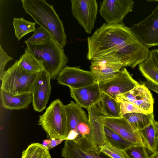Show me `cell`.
<instances>
[{
	"label": "cell",
	"instance_id": "1",
	"mask_svg": "<svg viewBox=\"0 0 158 158\" xmlns=\"http://www.w3.org/2000/svg\"><path fill=\"white\" fill-rule=\"evenodd\" d=\"M87 41L86 57L91 60L139 40L124 23H104L87 38Z\"/></svg>",
	"mask_w": 158,
	"mask_h": 158
},
{
	"label": "cell",
	"instance_id": "2",
	"mask_svg": "<svg viewBox=\"0 0 158 158\" xmlns=\"http://www.w3.org/2000/svg\"><path fill=\"white\" fill-rule=\"evenodd\" d=\"M22 7L35 23L48 31L61 47L66 43L63 24L52 5L45 0H22Z\"/></svg>",
	"mask_w": 158,
	"mask_h": 158
},
{
	"label": "cell",
	"instance_id": "3",
	"mask_svg": "<svg viewBox=\"0 0 158 158\" xmlns=\"http://www.w3.org/2000/svg\"><path fill=\"white\" fill-rule=\"evenodd\" d=\"M24 43L28 51L41 62L51 79H56L68 62L63 48L52 36L40 43Z\"/></svg>",
	"mask_w": 158,
	"mask_h": 158
},
{
	"label": "cell",
	"instance_id": "4",
	"mask_svg": "<svg viewBox=\"0 0 158 158\" xmlns=\"http://www.w3.org/2000/svg\"><path fill=\"white\" fill-rule=\"evenodd\" d=\"M50 139H65L69 131L64 105L60 99L52 102L38 121Z\"/></svg>",
	"mask_w": 158,
	"mask_h": 158
},
{
	"label": "cell",
	"instance_id": "5",
	"mask_svg": "<svg viewBox=\"0 0 158 158\" xmlns=\"http://www.w3.org/2000/svg\"><path fill=\"white\" fill-rule=\"evenodd\" d=\"M21 69L16 60L13 64L4 71L0 79L1 89L13 95L25 93L31 94L32 89L39 75Z\"/></svg>",
	"mask_w": 158,
	"mask_h": 158
},
{
	"label": "cell",
	"instance_id": "6",
	"mask_svg": "<svg viewBox=\"0 0 158 158\" xmlns=\"http://www.w3.org/2000/svg\"><path fill=\"white\" fill-rule=\"evenodd\" d=\"M102 92L117 101L121 95L132 90L140 84L123 68L112 77L98 83Z\"/></svg>",
	"mask_w": 158,
	"mask_h": 158
},
{
	"label": "cell",
	"instance_id": "7",
	"mask_svg": "<svg viewBox=\"0 0 158 158\" xmlns=\"http://www.w3.org/2000/svg\"><path fill=\"white\" fill-rule=\"evenodd\" d=\"M129 28L144 45L148 48L158 46V5L146 19Z\"/></svg>",
	"mask_w": 158,
	"mask_h": 158
},
{
	"label": "cell",
	"instance_id": "8",
	"mask_svg": "<svg viewBox=\"0 0 158 158\" xmlns=\"http://www.w3.org/2000/svg\"><path fill=\"white\" fill-rule=\"evenodd\" d=\"M148 48L139 40L104 56H111L116 58L123 67H130L134 69L137 65L150 57V51Z\"/></svg>",
	"mask_w": 158,
	"mask_h": 158
},
{
	"label": "cell",
	"instance_id": "9",
	"mask_svg": "<svg viewBox=\"0 0 158 158\" xmlns=\"http://www.w3.org/2000/svg\"><path fill=\"white\" fill-rule=\"evenodd\" d=\"M73 15L85 32L91 33L94 27L98 11V4L96 0H72Z\"/></svg>",
	"mask_w": 158,
	"mask_h": 158
},
{
	"label": "cell",
	"instance_id": "10",
	"mask_svg": "<svg viewBox=\"0 0 158 158\" xmlns=\"http://www.w3.org/2000/svg\"><path fill=\"white\" fill-rule=\"evenodd\" d=\"M134 3L132 0H104L100 2L99 12L107 23L122 24Z\"/></svg>",
	"mask_w": 158,
	"mask_h": 158
},
{
	"label": "cell",
	"instance_id": "11",
	"mask_svg": "<svg viewBox=\"0 0 158 158\" xmlns=\"http://www.w3.org/2000/svg\"><path fill=\"white\" fill-rule=\"evenodd\" d=\"M56 79L59 84L75 89L97 82L96 77L91 71L84 70L77 67L65 66Z\"/></svg>",
	"mask_w": 158,
	"mask_h": 158
},
{
	"label": "cell",
	"instance_id": "12",
	"mask_svg": "<svg viewBox=\"0 0 158 158\" xmlns=\"http://www.w3.org/2000/svg\"><path fill=\"white\" fill-rule=\"evenodd\" d=\"M123 67L122 64L116 58L104 56L92 59L90 69L98 83L112 77Z\"/></svg>",
	"mask_w": 158,
	"mask_h": 158
},
{
	"label": "cell",
	"instance_id": "13",
	"mask_svg": "<svg viewBox=\"0 0 158 158\" xmlns=\"http://www.w3.org/2000/svg\"><path fill=\"white\" fill-rule=\"evenodd\" d=\"M51 78L44 69L39 73L31 94L34 110L40 112L46 108L51 93Z\"/></svg>",
	"mask_w": 158,
	"mask_h": 158
},
{
	"label": "cell",
	"instance_id": "14",
	"mask_svg": "<svg viewBox=\"0 0 158 158\" xmlns=\"http://www.w3.org/2000/svg\"><path fill=\"white\" fill-rule=\"evenodd\" d=\"M104 125L134 144L146 147L139 131L135 130L123 117H104Z\"/></svg>",
	"mask_w": 158,
	"mask_h": 158
},
{
	"label": "cell",
	"instance_id": "15",
	"mask_svg": "<svg viewBox=\"0 0 158 158\" xmlns=\"http://www.w3.org/2000/svg\"><path fill=\"white\" fill-rule=\"evenodd\" d=\"M69 89L71 98L81 107L87 110L100 101L102 93L97 82L78 89Z\"/></svg>",
	"mask_w": 158,
	"mask_h": 158
},
{
	"label": "cell",
	"instance_id": "16",
	"mask_svg": "<svg viewBox=\"0 0 158 158\" xmlns=\"http://www.w3.org/2000/svg\"><path fill=\"white\" fill-rule=\"evenodd\" d=\"M119 98L132 102L148 114L153 112L154 99L149 89L143 84H139Z\"/></svg>",
	"mask_w": 158,
	"mask_h": 158
},
{
	"label": "cell",
	"instance_id": "17",
	"mask_svg": "<svg viewBox=\"0 0 158 158\" xmlns=\"http://www.w3.org/2000/svg\"><path fill=\"white\" fill-rule=\"evenodd\" d=\"M87 110L92 137L99 151L100 146L107 143L105 138L103 120L104 117L106 116L102 110L98 103Z\"/></svg>",
	"mask_w": 158,
	"mask_h": 158
},
{
	"label": "cell",
	"instance_id": "18",
	"mask_svg": "<svg viewBox=\"0 0 158 158\" xmlns=\"http://www.w3.org/2000/svg\"><path fill=\"white\" fill-rule=\"evenodd\" d=\"M0 97L3 108L10 110H19L27 107L32 102L30 93L13 95L0 89Z\"/></svg>",
	"mask_w": 158,
	"mask_h": 158
},
{
	"label": "cell",
	"instance_id": "19",
	"mask_svg": "<svg viewBox=\"0 0 158 158\" xmlns=\"http://www.w3.org/2000/svg\"><path fill=\"white\" fill-rule=\"evenodd\" d=\"M61 156L64 158H111L100 152H94L83 150L69 140H65Z\"/></svg>",
	"mask_w": 158,
	"mask_h": 158
},
{
	"label": "cell",
	"instance_id": "20",
	"mask_svg": "<svg viewBox=\"0 0 158 158\" xmlns=\"http://www.w3.org/2000/svg\"><path fill=\"white\" fill-rule=\"evenodd\" d=\"M64 108L69 132L71 130L76 131L80 123L89 119L85 112L76 103L71 101L69 103L64 105Z\"/></svg>",
	"mask_w": 158,
	"mask_h": 158
},
{
	"label": "cell",
	"instance_id": "21",
	"mask_svg": "<svg viewBox=\"0 0 158 158\" xmlns=\"http://www.w3.org/2000/svg\"><path fill=\"white\" fill-rule=\"evenodd\" d=\"M98 103L106 117L112 118L122 117L119 102L106 94L102 92L101 99Z\"/></svg>",
	"mask_w": 158,
	"mask_h": 158
},
{
	"label": "cell",
	"instance_id": "22",
	"mask_svg": "<svg viewBox=\"0 0 158 158\" xmlns=\"http://www.w3.org/2000/svg\"><path fill=\"white\" fill-rule=\"evenodd\" d=\"M154 121L153 119L148 126L139 131L146 148L152 153L156 151L158 143V132Z\"/></svg>",
	"mask_w": 158,
	"mask_h": 158
},
{
	"label": "cell",
	"instance_id": "23",
	"mask_svg": "<svg viewBox=\"0 0 158 158\" xmlns=\"http://www.w3.org/2000/svg\"><path fill=\"white\" fill-rule=\"evenodd\" d=\"M135 131L142 130L148 126L154 118L153 113L144 114L140 113H129L123 117Z\"/></svg>",
	"mask_w": 158,
	"mask_h": 158
},
{
	"label": "cell",
	"instance_id": "24",
	"mask_svg": "<svg viewBox=\"0 0 158 158\" xmlns=\"http://www.w3.org/2000/svg\"><path fill=\"white\" fill-rule=\"evenodd\" d=\"M18 64L21 69L30 73H38L44 69L41 62L34 57L27 48L18 60Z\"/></svg>",
	"mask_w": 158,
	"mask_h": 158
},
{
	"label": "cell",
	"instance_id": "25",
	"mask_svg": "<svg viewBox=\"0 0 158 158\" xmlns=\"http://www.w3.org/2000/svg\"><path fill=\"white\" fill-rule=\"evenodd\" d=\"M104 131L107 143L114 148L124 151L135 145L105 126Z\"/></svg>",
	"mask_w": 158,
	"mask_h": 158
},
{
	"label": "cell",
	"instance_id": "26",
	"mask_svg": "<svg viewBox=\"0 0 158 158\" xmlns=\"http://www.w3.org/2000/svg\"><path fill=\"white\" fill-rule=\"evenodd\" d=\"M49 150L39 143H33L22 152L21 158H51Z\"/></svg>",
	"mask_w": 158,
	"mask_h": 158
},
{
	"label": "cell",
	"instance_id": "27",
	"mask_svg": "<svg viewBox=\"0 0 158 158\" xmlns=\"http://www.w3.org/2000/svg\"><path fill=\"white\" fill-rule=\"evenodd\" d=\"M12 23L15 36L18 40L28 33L34 32L36 29L35 22L28 21L22 17L14 18Z\"/></svg>",
	"mask_w": 158,
	"mask_h": 158
},
{
	"label": "cell",
	"instance_id": "28",
	"mask_svg": "<svg viewBox=\"0 0 158 158\" xmlns=\"http://www.w3.org/2000/svg\"><path fill=\"white\" fill-rule=\"evenodd\" d=\"M139 69L147 80L158 86V70L149 58L139 65Z\"/></svg>",
	"mask_w": 158,
	"mask_h": 158
},
{
	"label": "cell",
	"instance_id": "29",
	"mask_svg": "<svg viewBox=\"0 0 158 158\" xmlns=\"http://www.w3.org/2000/svg\"><path fill=\"white\" fill-rule=\"evenodd\" d=\"M124 151L128 158H150L146 148L143 146L135 145Z\"/></svg>",
	"mask_w": 158,
	"mask_h": 158
},
{
	"label": "cell",
	"instance_id": "30",
	"mask_svg": "<svg viewBox=\"0 0 158 158\" xmlns=\"http://www.w3.org/2000/svg\"><path fill=\"white\" fill-rule=\"evenodd\" d=\"M51 36L48 31L40 26L36 28L33 35L25 42L31 44H38L44 41Z\"/></svg>",
	"mask_w": 158,
	"mask_h": 158
},
{
	"label": "cell",
	"instance_id": "31",
	"mask_svg": "<svg viewBox=\"0 0 158 158\" xmlns=\"http://www.w3.org/2000/svg\"><path fill=\"white\" fill-rule=\"evenodd\" d=\"M117 101L119 102L122 117L126 114L132 113L148 114L144 110L129 101L119 98Z\"/></svg>",
	"mask_w": 158,
	"mask_h": 158
},
{
	"label": "cell",
	"instance_id": "32",
	"mask_svg": "<svg viewBox=\"0 0 158 158\" xmlns=\"http://www.w3.org/2000/svg\"><path fill=\"white\" fill-rule=\"evenodd\" d=\"M99 151L111 158H128L124 151L114 148L108 143L100 146Z\"/></svg>",
	"mask_w": 158,
	"mask_h": 158
},
{
	"label": "cell",
	"instance_id": "33",
	"mask_svg": "<svg viewBox=\"0 0 158 158\" xmlns=\"http://www.w3.org/2000/svg\"><path fill=\"white\" fill-rule=\"evenodd\" d=\"M13 58L9 56L2 48L0 45V79L3 76L4 68L6 64L9 61L12 60Z\"/></svg>",
	"mask_w": 158,
	"mask_h": 158
},
{
	"label": "cell",
	"instance_id": "34",
	"mask_svg": "<svg viewBox=\"0 0 158 158\" xmlns=\"http://www.w3.org/2000/svg\"><path fill=\"white\" fill-rule=\"evenodd\" d=\"M149 58L153 62L158 70V49H154L150 51Z\"/></svg>",
	"mask_w": 158,
	"mask_h": 158
},
{
	"label": "cell",
	"instance_id": "35",
	"mask_svg": "<svg viewBox=\"0 0 158 158\" xmlns=\"http://www.w3.org/2000/svg\"><path fill=\"white\" fill-rule=\"evenodd\" d=\"M141 84L143 85L149 89H150L158 94V86L149 81H140Z\"/></svg>",
	"mask_w": 158,
	"mask_h": 158
},
{
	"label": "cell",
	"instance_id": "36",
	"mask_svg": "<svg viewBox=\"0 0 158 158\" xmlns=\"http://www.w3.org/2000/svg\"><path fill=\"white\" fill-rule=\"evenodd\" d=\"M50 139L51 140V142L47 147L49 150L59 144H60L62 141L65 140V139H57L54 138H52Z\"/></svg>",
	"mask_w": 158,
	"mask_h": 158
},
{
	"label": "cell",
	"instance_id": "37",
	"mask_svg": "<svg viewBox=\"0 0 158 158\" xmlns=\"http://www.w3.org/2000/svg\"><path fill=\"white\" fill-rule=\"evenodd\" d=\"M78 135L79 134L76 131L74 130H70L69 132L67 137L65 138V140L74 141L78 137Z\"/></svg>",
	"mask_w": 158,
	"mask_h": 158
},
{
	"label": "cell",
	"instance_id": "38",
	"mask_svg": "<svg viewBox=\"0 0 158 158\" xmlns=\"http://www.w3.org/2000/svg\"><path fill=\"white\" fill-rule=\"evenodd\" d=\"M51 142L50 139H44L43 141L42 144L45 147H47L48 145Z\"/></svg>",
	"mask_w": 158,
	"mask_h": 158
},
{
	"label": "cell",
	"instance_id": "39",
	"mask_svg": "<svg viewBox=\"0 0 158 158\" xmlns=\"http://www.w3.org/2000/svg\"><path fill=\"white\" fill-rule=\"evenodd\" d=\"M149 156L150 158H158V152L156 151Z\"/></svg>",
	"mask_w": 158,
	"mask_h": 158
},
{
	"label": "cell",
	"instance_id": "40",
	"mask_svg": "<svg viewBox=\"0 0 158 158\" xmlns=\"http://www.w3.org/2000/svg\"><path fill=\"white\" fill-rule=\"evenodd\" d=\"M154 124L158 132V122L154 121Z\"/></svg>",
	"mask_w": 158,
	"mask_h": 158
},
{
	"label": "cell",
	"instance_id": "41",
	"mask_svg": "<svg viewBox=\"0 0 158 158\" xmlns=\"http://www.w3.org/2000/svg\"><path fill=\"white\" fill-rule=\"evenodd\" d=\"M147 1L148 2H158V0H147Z\"/></svg>",
	"mask_w": 158,
	"mask_h": 158
},
{
	"label": "cell",
	"instance_id": "42",
	"mask_svg": "<svg viewBox=\"0 0 158 158\" xmlns=\"http://www.w3.org/2000/svg\"><path fill=\"white\" fill-rule=\"evenodd\" d=\"M156 151L158 152V144H157V148L156 150Z\"/></svg>",
	"mask_w": 158,
	"mask_h": 158
}]
</instances>
